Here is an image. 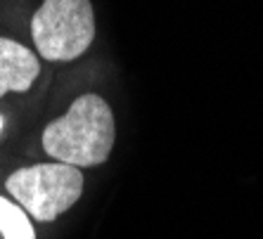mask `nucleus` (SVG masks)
<instances>
[{
	"label": "nucleus",
	"instance_id": "f257e3e1",
	"mask_svg": "<svg viewBox=\"0 0 263 239\" xmlns=\"http://www.w3.org/2000/svg\"><path fill=\"white\" fill-rule=\"evenodd\" d=\"M117 140V123L109 105L100 95H81L62 118L43 130V149L62 164L88 168L109 159Z\"/></svg>",
	"mask_w": 263,
	"mask_h": 239
},
{
	"label": "nucleus",
	"instance_id": "f03ea898",
	"mask_svg": "<svg viewBox=\"0 0 263 239\" xmlns=\"http://www.w3.org/2000/svg\"><path fill=\"white\" fill-rule=\"evenodd\" d=\"M31 38L48 62H71L90 48L95 12L90 0H43L31 19Z\"/></svg>",
	"mask_w": 263,
	"mask_h": 239
},
{
	"label": "nucleus",
	"instance_id": "7ed1b4c3",
	"mask_svg": "<svg viewBox=\"0 0 263 239\" xmlns=\"http://www.w3.org/2000/svg\"><path fill=\"white\" fill-rule=\"evenodd\" d=\"M5 187L29 215L50 223L79 202L83 175L76 166L52 161L19 168L7 178Z\"/></svg>",
	"mask_w": 263,
	"mask_h": 239
},
{
	"label": "nucleus",
	"instance_id": "20e7f679",
	"mask_svg": "<svg viewBox=\"0 0 263 239\" xmlns=\"http://www.w3.org/2000/svg\"><path fill=\"white\" fill-rule=\"evenodd\" d=\"M38 74V57L26 45L0 36V97L7 92H26Z\"/></svg>",
	"mask_w": 263,
	"mask_h": 239
},
{
	"label": "nucleus",
	"instance_id": "39448f33",
	"mask_svg": "<svg viewBox=\"0 0 263 239\" xmlns=\"http://www.w3.org/2000/svg\"><path fill=\"white\" fill-rule=\"evenodd\" d=\"M0 234L3 239H36L29 213L7 196H0Z\"/></svg>",
	"mask_w": 263,
	"mask_h": 239
},
{
	"label": "nucleus",
	"instance_id": "423d86ee",
	"mask_svg": "<svg viewBox=\"0 0 263 239\" xmlns=\"http://www.w3.org/2000/svg\"><path fill=\"white\" fill-rule=\"evenodd\" d=\"M0 130H3V116H0Z\"/></svg>",
	"mask_w": 263,
	"mask_h": 239
}]
</instances>
